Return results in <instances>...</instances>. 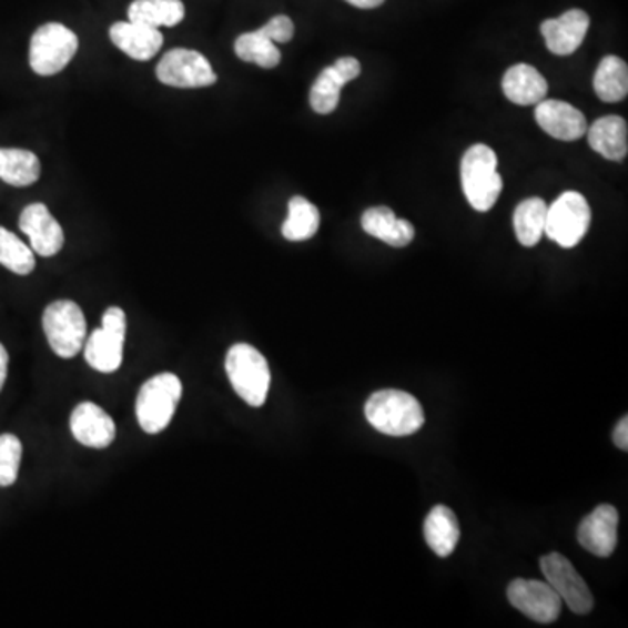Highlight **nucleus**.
Segmentation results:
<instances>
[{"label": "nucleus", "instance_id": "obj_1", "mask_svg": "<svg viewBox=\"0 0 628 628\" xmlns=\"http://www.w3.org/2000/svg\"><path fill=\"white\" fill-rule=\"evenodd\" d=\"M365 417L372 428L388 437H408L425 425V411L416 396L401 389L374 393L365 404Z\"/></svg>", "mask_w": 628, "mask_h": 628}, {"label": "nucleus", "instance_id": "obj_2", "mask_svg": "<svg viewBox=\"0 0 628 628\" xmlns=\"http://www.w3.org/2000/svg\"><path fill=\"white\" fill-rule=\"evenodd\" d=\"M462 184L466 200L477 212H489L503 191L498 155L486 143H475L463 155Z\"/></svg>", "mask_w": 628, "mask_h": 628}, {"label": "nucleus", "instance_id": "obj_3", "mask_svg": "<svg viewBox=\"0 0 628 628\" xmlns=\"http://www.w3.org/2000/svg\"><path fill=\"white\" fill-rule=\"evenodd\" d=\"M225 372L236 395L250 407H262L271 388L267 359L246 343L234 344L225 356Z\"/></svg>", "mask_w": 628, "mask_h": 628}, {"label": "nucleus", "instance_id": "obj_4", "mask_svg": "<svg viewBox=\"0 0 628 628\" xmlns=\"http://www.w3.org/2000/svg\"><path fill=\"white\" fill-rule=\"evenodd\" d=\"M182 392V381L172 372H163L145 381L136 396L140 428L149 435L164 432L175 416Z\"/></svg>", "mask_w": 628, "mask_h": 628}, {"label": "nucleus", "instance_id": "obj_5", "mask_svg": "<svg viewBox=\"0 0 628 628\" xmlns=\"http://www.w3.org/2000/svg\"><path fill=\"white\" fill-rule=\"evenodd\" d=\"M42 328L54 355L74 358L87 341V318L74 301L51 302L42 314Z\"/></svg>", "mask_w": 628, "mask_h": 628}, {"label": "nucleus", "instance_id": "obj_6", "mask_svg": "<svg viewBox=\"0 0 628 628\" xmlns=\"http://www.w3.org/2000/svg\"><path fill=\"white\" fill-rule=\"evenodd\" d=\"M126 314L121 307H109L103 313L102 327L84 341V359L94 371L112 374L123 365L126 341Z\"/></svg>", "mask_w": 628, "mask_h": 628}, {"label": "nucleus", "instance_id": "obj_7", "mask_svg": "<svg viewBox=\"0 0 628 628\" xmlns=\"http://www.w3.org/2000/svg\"><path fill=\"white\" fill-rule=\"evenodd\" d=\"M79 39L62 23L39 27L30 41V67L39 75L60 74L75 57Z\"/></svg>", "mask_w": 628, "mask_h": 628}, {"label": "nucleus", "instance_id": "obj_8", "mask_svg": "<svg viewBox=\"0 0 628 628\" xmlns=\"http://www.w3.org/2000/svg\"><path fill=\"white\" fill-rule=\"evenodd\" d=\"M590 222V204L584 194L567 191L548 206L545 234L563 249H573L584 240Z\"/></svg>", "mask_w": 628, "mask_h": 628}, {"label": "nucleus", "instance_id": "obj_9", "mask_svg": "<svg viewBox=\"0 0 628 628\" xmlns=\"http://www.w3.org/2000/svg\"><path fill=\"white\" fill-rule=\"evenodd\" d=\"M155 75L163 84L172 88H206L216 82L209 60L200 51L175 48L168 51L158 63Z\"/></svg>", "mask_w": 628, "mask_h": 628}, {"label": "nucleus", "instance_id": "obj_10", "mask_svg": "<svg viewBox=\"0 0 628 628\" xmlns=\"http://www.w3.org/2000/svg\"><path fill=\"white\" fill-rule=\"evenodd\" d=\"M541 571L547 584L575 615H588L594 609L590 588L564 555L551 551L541 557Z\"/></svg>", "mask_w": 628, "mask_h": 628}, {"label": "nucleus", "instance_id": "obj_11", "mask_svg": "<svg viewBox=\"0 0 628 628\" xmlns=\"http://www.w3.org/2000/svg\"><path fill=\"white\" fill-rule=\"evenodd\" d=\"M506 597L517 611L538 624H554L563 611V600L557 591L539 579H514L508 585Z\"/></svg>", "mask_w": 628, "mask_h": 628}, {"label": "nucleus", "instance_id": "obj_12", "mask_svg": "<svg viewBox=\"0 0 628 628\" xmlns=\"http://www.w3.org/2000/svg\"><path fill=\"white\" fill-rule=\"evenodd\" d=\"M20 229L29 236L30 249L41 257H53L63 249L62 225L42 203H32L20 215Z\"/></svg>", "mask_w": 628, "mask_h": 628}, {"label": "nucleus", "instance_id": "obj_13", "mask_svg": "<svg viewBox=\"0 0 628 628\" xmlns=\"http://www.w3.org/2000/svg\"><path fill=\"white\" fill-rule=\"evenodd\" d=\"M359 72L362 67L358 60L352 57L340 58L334 65L323 70L311 88L310 102L313 111L322 115L332 114L340 105L344 84L358 78Z\"/></svg>", "mask_w": 628, "mask_h": 628}, {"label": "nucleus", "instance_id": "obj_14", "mask_svg": "<svg viewBox=\"0 0 628 628\" xmlns=\"http://www.w3.org/2000/svg\"><path fill=\"white\" fill-rule=\"evenodd\" d=\"M70 432L79 444L91 449H107L118 435L114 419L93 402H82L72 411Z\"/></svg>", "mask_w": 628, "mask_h": 628}, {"label": "nucleus", "instance_id": "obj_15", "mask_svg": "<svg viewBox=\"0 0 628 628\" xmlns=\"http://www.w3.org/2000/svg\"><path fill=\"white\" fill-rule=\"evenodd\" d=\"M620 515L615 506L600 505L578 527V541L597 557H609L618 543Z\"/></svg>", "mask_w": 628, "mask_h": 628}, {"label": "nucleus", "instance_id": "obj_16", "mask_svg": "<svg viewBox=\"0 0 628 628\" xmlns=\"http://www.w3.org/2000/svg\"><path fill=\"white\" fill-rule=\"evenodd\" d=\"M536 123L554 139L575 142L587 133V119L571 103L560 100H541L536 105Z\"/></svg>", "mask_w": 628, "mask_h": 628}, {"label": "nucleus", "instance_id": "obj_17", "mask_svg": "<svg viewBox=\"0 0 628 628\" xmlns=\"http://www.w3.org/2000/svg\"><path fill=\"white\" fill-rule=\"evenodd\" d=\"M590 27V18L581 9H571L563 17L543 21L541 33L548 50L557 57L575 53L584 44Z\"/></svg>", "mask_w": 628, "mask_h": 628}, {"label": "nucleus", "instance_id": "obj_18", "mask_svg": "<svg viewBox=\"0 0 628 628\" xmlns=\"http://www.w3.org/2000/svg\"><path fill=\"white\" fill-rule=\"evenodd\" d=\"M111 41L115 48L133 58L136 62H149L160 53L163 45V33L160 29L142 26L136 21H118L111 27Z\"/></svg>", "mask_w": 628, "mask_h": 628}, {"label": "nucleus", "instance_id": "obj_19", "mask_svg": "<svg viewBox=\"0 0 628 628\" xmlns=\"http://www.w3.org/2000/svg\"><path fill=\"white\" fill-rule=\"evenodd\" d=\"M503 91L506 99L515 105H538L541 100L547 99L548 82L535 67L518 63L506 70Z\"/></svg>", "mask_w": 628, "mask_h": 628}, {"label": "nucleus", "instance_id": "obj_20", "mask_svg": "<svg viewBox=\"0 0 628 628\" xmlns=\"http://www.w3.org/2000/svg\"><path fill=\"white\" fill-rule=\"evenodd\" d=\"M362 227L365 233L395 249L411 245L416 234L414 225L405 219H398L388 206L368 209L362 216Z\"/></svg>", "mask_w": 628, "mask_h": 628}, {"label": "nucleus", "instance_id": "obj_21", "mask_svg": "<svg viewBox=\"0 0 628 628\" xmlns=\"http://www.w3.org/2000/svg\"><path fill=\"white\" fill-rule=\"evenodd\" d=\"M587 133L590 148L606 160L624 161L627 158L628 126L620 115L597 119Z\"/></svg>", "mask_w": 628, "mask_h": 628}, {"label": "nucleus", "instance_id": "obj_22", "mask_svg": "<svg viewBox=\"0 0 628 628\" xmlns=\"http://www.w3.org/2000/svg\"><path fill=\"white\" fill-rule=\"evenodd\" d=\"M459 536L462 530L456 514L447 506H435L425 520V538L428 547L438 557H449L456 550Z\"/></svg>", "mask_w": 628, "mask_h": 628}, {"label": "nucleus", "instance_id": "obj_23", "mask_svg": "<svg viewBox=\"0 0 628 628\" xmlns=\"http://www.w3.org/2000/svg\"><path fill=\"white\" fill-rule=\"evenodd\" d=\"M128 18L152 29L175 27L185 18V6L182 0H135L128 8Z\"/></svg>", "mask_w": 628, "mask_h": 628}, {"label": "nucleus", "instance_id": "obj_24", "mask_svg": "<svg viewBox=\"0 0 628 628\" xmlns=\"http://www.w3.org/2000/svg\"><path fill=\"white\" fill-rule=\"evenodd\" d=\"M41 176V161L38 155L23 149L0 148V180L14 188H27Z\"/></svg>", "mask_w": 628, "mask_h": 628}, {"label": "nucleus", "instance_id": "obj_25", "mask_svg": "<svg viewBox=\"0 0 628 628\" xmlns=\"http://www.w3.org/2000/svg\"><path fill=\"white\" fill-rule=\"evenodd\" d=\"M548 204L541 197H529L518 204L514 213L515 234L520 245L536 246L545 234Z\"/></svg>", "mask_w": 628, "mask_h": 628}, {"label": "nucleus", "instance_id": "obj_26", "mask_svg": "<svg viewBox=\"0 0 628 628\" xmlns=\"http://www.w3.org/2000/svg\"><path fill=\"white\" fill-rule=\"evenodd\" d=\"M594 90L602 102H621L628 94V67L618 57L602 58L594 78Z\"/></svg>", "mask_w": 628, "mask_h": 628}, {"label": "nucleus", "instance_id": "obj_27", "mask_svg": "<svg viewBox=\"0 0 628 628\" xmlns=\"http://www.w3.org/2000/svg\"><path fill=\"white\" fill-rule=\"evenodd\" d=\"M318 209L306 197H292L288 203V219L282 227L283 237L288 241H306L318 233Z\"/></svg>", "mask_w": 628, "mask_h": 628}, {"label": "nucleus", "instance_id": "obj_28", "mask_svg": "<svg viewBox=\"0 0 628 628\" xmlns=\"http://www.w3.org/2000/svg\"><path fill=\"white\" fill-rule=\"evenodd\" d=\"M234 53L243 62L255 63L262 69H274L282 62V53L274 42L265 38L264 33L259 30L241 33L234 42Z\"/></svg>", "mask_w": 628, "mask_h": 628}, {"label": "nucleus", "instance_id": "obj_29", "mask_svg": "<svg viewBox=\"0 0 628 628\" xmlns=\"http://www.w3.org/2000/svg\"><path fill=\"white\" fill-rule=\"evenodd\" d=\"M0 264L20 276H27L36 270L33 250L4 227H0Z\"/></svg>", "mask_w": 628, "mask_h": 628}, {"label": "nucleus", "instance_id": "obj_30", "mask_svg": "<svg viewBox=\"0 0 628 628\" xmlns=\"http://www.w3.org/2000/svg\"><path fill=\"white\" fill-rule=\"evenodd\" d=\"M23 445L11 433L0 435V487L13 486L20 474Z\"/></svg>", "mask_w": 628, "mask_h": 628}, {"label": "nucleus", "instance_id": "obj_31", "mask_svg": "<svg viewBox=\"0 0 628 628\" xmlns=\"http://www.w3.org/2000/svg\"><path fill=\"white\" fill-rule=\"evenodd\" d=\"M259 32L264 33L265 38L273 41L274 44H276V42L285 44V42H290L294 39V21L290 20L285 14H280V17H274L273 20L267 21L262 29H259Z\"/></svg>", "mask_w": 628, "mask_h": 628}, {"label": "nucleus", "instance_id": "obj_32", "mask_svg": "<svg viewBox=\"0 0 628 628\" xmlns=\"http://www.w3.org/2000/svg\"><path fill=\"white\" fill-rule=\"evenodd\" d=\"M612 442H615L618 449L627 453L628 450V417L625 416L624 419L616 425L615 433H612Z\"/></svg>", "mask_w": 628, "mask_h": 628}, {"label": "nucleus", "instance_id": "obj_33", "mask_svg": "<svg viewBox=\"0 0 628 628\" xmlns=\"http://www.w3.org/2000/svg\"><path fill=\"white\" fill-rule=\"evenodd\" d=\"M9 355L6 347L0 344V392L4 388L6 379H8Z\"/></svg>", "mask_w": 628, "mask_h": 628}, {"label": "nucleus", "instance_id": "obj_34", "mask_svg": "<svg viewBox=\"0 0 628 628\" xmlns=\"http://www.w3.org/2000/svg\"><path fill=\"white\" fill-rule=\"evenodd\" d=\"M346 2L359 9H374L379 8L384 0H346Z\"/></svg>", "mask_w": 628, "mask_h": 628}]
</instances>
